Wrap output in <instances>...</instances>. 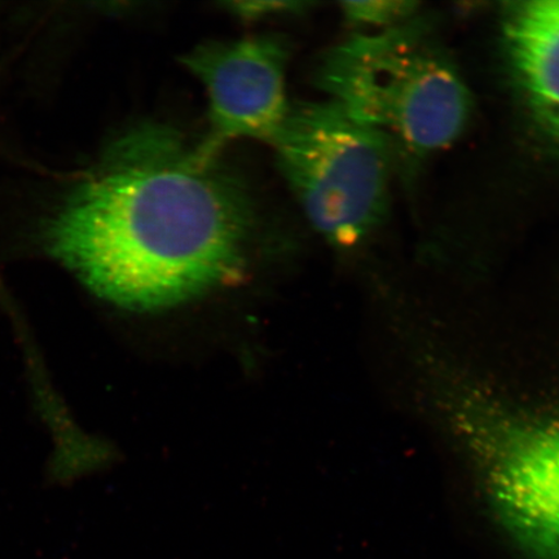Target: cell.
Segmentation results:
<instances>
[{"mask_svg":"<svg viewBox=\"0 0 559 559\" xmlns=\"http://www.w3.org/2000/svg\"><path fill=\"white\" fill-rule=\"evenodd\" d=\"M418 5L407 0H373V2H347L341 7L349 23L383 32L416 19Z\"/></svg>","mask_w":559,"mask_h":559,"instance_id":"52a82bcc","label":"cell"},{"mask_svg":"<svg viewBox=\"0 0 559 559\" xmlns=\"http://www.w3.org/2000/svg\"><path fill=\"white\" fill-rule=\"evenodd\" d=\"M501 34L515 93L559 153V0L506 4Z\"/></svg>","mask_w":559,"mask_h":559,"instance_id":"8992f818","label":"cell"},{"mask_svg":"<svg viewBox=\"0 0 559 559\" xmlns=\"http://www.w3.org/2000/svg\"><path fill=\"white\" fill-rule=\"evenodd\" d=\"M254 227L219 148L164 123L126 130L56 215V258L104 299L167 309L239 274Z\"/></svg>","mask_w":559,"mask_h":559,"instance_id":"6da1fadb","label":"cell"},{"mask_svg":"<svg viewBox=\"0 0 559 559\" xmlns=\"http://www.w3.org/2000/svg\"><path fill=\"white\" fill-rule=\"evenodd\" d=\"M309 5L298 2H235L227 4V9L243 19H260L275 13L299 12Z\"/></svg>","mask_w":559,"mask_h":559,"instance_id":"ba28073f","label":"cell"},{"mask_svg":"<svg viewBox=\"0 0 559 559\" xmlns=\"http://www.w3.org/2000/svg\"><path fill=\"white\" fill-rule=\"evenodd\" d=\"M271 144L307 219L324 239L354 247L381 225L393 153L381 135L341 105H290Z\"/></svg>","mask_w":559,"mask_h":559,"instance_id":"3957f363","label":"cell"},{"mask_svg":"<svg viewBox=\"0 0 559 559\" xmlns=\"http://www.w3.org/2000/svg\"><path fill=\"white\" fill-rule=\"evenodd\" d=\"M288 59V46L272 35L207 41L185 56V66L206 88L210 143L219 148L230 139H274L290 107Z\"/></svg>","mask_w":559,"mask_h":559,"instance_id":"5b68a950","label":"cell"},{"mask_svg":"<svg viewBox=\"0 0 559 559\" xmlns=\"http://www.w3.org/2000/svg\"><path fill=\"white\" fill-rule=\"evenodd\" d=\"M321 88L354 120L381 135L391 153L425 158L456 142L472 96L425 21L356 35L326 56Z\"/></svg>","mask_w":559,"mask_h":559,"instance_id":"7a4b0ae2","label":"cell"},{"mask_svg":"<svg viewBox=\"0 0 559 559\" xmlns=\"http://www.w3.org/2000/svg\"><path fill=\"white\" fill-rule=\"evenodd\" d=\"M451 414L509 533L559 559V418L519 414L475 390L453 393Z\"/></svg>","mask_w":559,"mask_h":559,"instance_id":"277c9868","label":"cell"}]
</instances>
